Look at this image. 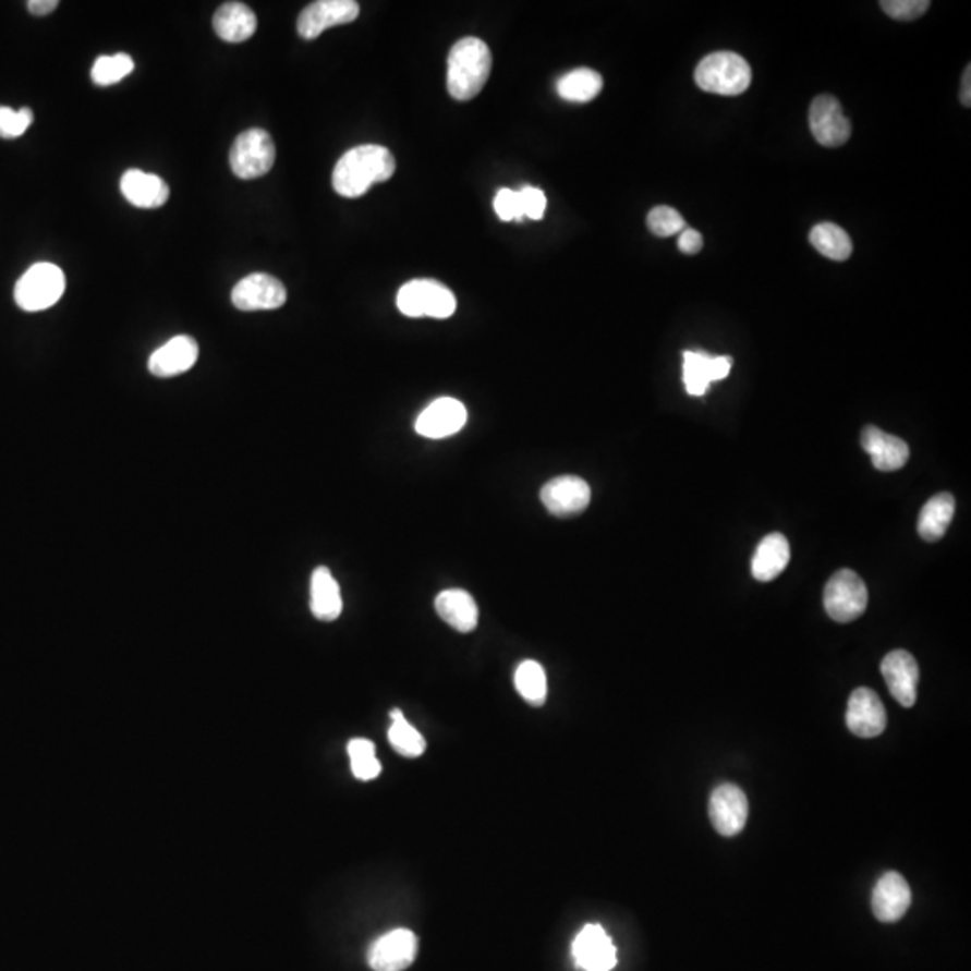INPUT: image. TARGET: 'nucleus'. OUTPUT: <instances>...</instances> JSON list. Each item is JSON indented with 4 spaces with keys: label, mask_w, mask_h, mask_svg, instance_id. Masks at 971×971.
I'll return each mask as SVG.
<instances>
[{
    "label": "nucleus",
    "mask_w": 971,
    "mask_h": 971,
    "mask_svg": "<svg viewBox=\"0 0 971 971\" xmlns=\"http://www.w3.org/2000/svg\"><path fill=\"white\" fill-rule=\"evenodd\" d=\"M396 160L389 149L378 144H364L345 151L335 165L333 190L344 198H359L375 184L395 175Z\"/></svg>",
    "instance_id": "f257e3e1"
},
{
    "label": "nucleus",
    "mask_w": 971,
    "mask_h": 971,
    "mask_svg": "<svg viewBox=\"0 0 971 971\" xmlns=\"http://www.w3.org/2000/svg\"><path fill=\"white\" fill-rule=\"evenodd\" d=\"M491 72V51L486 41L466 36L448 54V93L458 101L475 98L488 82Z\"/></svg>",
    "instance_id": "f03ea898"
},
{
    "label": "nucleus",
    "mask_w": 971,
    "mask_h": 971,
    "mask_svg": "<svg viewBox=\"0 0 971 971\" xmlns=\"http://www.w3.org/2000/svg\"><path fill=\"white\" fill-rule=\"evenodd\" d=\"M694 82L705 93L740 96L751 87L752 69L745 58L736 52H713L699 63Z\"/></svg>",
    "instance_id": "7ed1b4c3"
},
{
    "label": "nucleus",
    "mask_w": 971,
    "mask_h": 971,
    "mask_svg": "<svg viewBox=\"0 0 971 971\" xmlns=\"http://www.w3.org/2000/svg\"><path fill=\"white\" fill-rule=\"evenodd\" d=\"M401 314L406 317H432L448 319L458 308L456 295L450 288L434 279H414L403 284L396 298Z\"/></svg>",
    "instance_id": "20e7f679"
},
{
    "label": "nucleus",
    "mask_w": 971,
    "mask_h": 971,
    "mask_svg": "<svg viewBox=\"0 0 971 971\" xmlns=\"http://www.w3.org/2000/svg\"><path fill=\"white\" fill-rule=\"evenodd\" d=\"M65 274L52 263H36L15 287V303L24 312H44L62 299Z\"/></svg>",
    "instance_id": "39448f33"
},
{
    "label": "nucleus",
    "mask_w": 971,
    "mask_h": 971,
    "mask_svg": "<svg viewBox=\"0 0 971 971\" xmlns=\"http://www.w3.org/2000/svg\"><path fill=\"white\" fill-rule=\"evenodd\" d=\"M229 162L232 173L238 179H259L272 170L276 162V144L265 130H247L238 135L232 144Z\"/></svg>",
    "instance_id": "423d86ee"
},
{
    "label": "nucleus",
    "mask_w": 971,
    "mask_h": 971,
    "mask_svg": "<svg viewBox=\"0 0 971 971\" xmlns=\"http://www.w3.org/2000/svg\"><path fill=\"white\" fill-rule=\"evenodd\" d=\"M867 586L857 572L840 569L829 578L824 588V608L833 621L851 622L867 608Z\"/></svg>",
    "instance_id": "0eeeda50"
},
{
    "label": "nucleus",
    "mask_w": 971,
    "mask_h": 971,
    "mask_svg": "<svg viewBox=\"0 0 971 971\" xmlns=\"http://www.w3.org/2000/svg\"><path fill=\"white\" fill-rule=\"evenodd\" d=\"M360 5L355 0H319L306 5L299 15L298 32L306 40L319 38L326 29L356 21Z\"/></svg>",
    "instance_id": "6e6552de"
},
{
    "label": "nucleus",
    "mask_w": 971,
    "mask_h": 971,
    "mask_svg": "<svg viewBox=\"0 0 971 971\" xmlns=\"http://www.w3.org/2000/svg\"><path fill=\"white\" fill-rule=\"evenodd\" d=\"M231 299L242 312L278 309L287 303V288L270 274H251L232 288Z\"/></svg>",
    "instance_id": "1a4fd4ad"
},
{
    "label": "nucleus",
    "mask_w": 971,
    "mask_h": 971,
    "mask_svg": "<svg viewBox=\"0 0 971 971\" xmlns=\"http://www.w3.org/2000/svg\"><path fill=\"white\" fill-rule=\"evenodd\" d=\"M810 129L818 144L838 148L851 137V123L843 116L842 105L833 96H818L810 107Z\"/></svg>",
    "instance_id": "9d476101"
},
{
    "label": "nucleus",
    "mask_w": 971,
    "mask_h": 971,
    "mask_svg": "<svg viewBox=\"0 0 971 971\" xmlns=\"http://www.w3.org/2000/svg\"><path fill=\"white\" fill-rule=\"evenodd\" d=\"M417 956V937L406 928L384 934L371 945L367 962L375 971H403Z\"/></svg>",
    "instance_id": "9b49d317"
},
{
    "label": "nucleus",
    "mask_w": 971,
    "mask_h": 971,
    "mask_svg": "<svg viewBox=\"0 0 971 971\" xmlns=\"http://www.w3.org/2000/svg\"><path fill=\"white\" fill-rule=\"evenodd\" d=\"M591 486L575 475H561L544 484L539 491V500L547 511L555 517H574L588 508L591 503Z\"/></svg>",
    "instance_id": "f8f14e48"
},
{
    "label": "nucleus",
    "mask_w": 971,
    "mask_h": 971,
    "mask_svg": "<svg viewBox=\"0 0 971 971\" xmlns=\"http://www.w3.org/2000/svg\"><path fill=\"white\" fill-rule=\"evenodd\" d=\"M711 823L724 837H735L745 827L749 818V801L741 788L736 785H721L716 788L709 801Z\"/></svg>",
    "instance_id": "ddd939ff"
},
{
    "label": "nucleus",
    "mask_w": 971,
    "mask_h": 971,
    "mask_svg": "<svg viewBox=\"0 0 971 971\" xmlns=\"http://www.w3.org/2000/svg\"><path fill=\"white\" fill-rule=\"evenodd\" d=\"M846 724L859 738H876L884 732L887 727V713L873 689H854L853 694L849 696Z\"/></svg>",
    "instance_id": "4468645a"
},
{
    "label": "nucleus",
    "mask_w": 971,
    "mask_h": 971,
    "mask_svg": "<svg viewBox=\"0 0 971 971\" xmlns=\"http://www.w3.org/2000/svg\"><path fill=\"white\" fill-rule=\"evenodd\" d=\"M466 406L456 398H437L416 420V432L428 439H442L463 430L466 425Z\"/></svg>",
    "instance_id": "2eb2a0df"
},
{
    "label": "nucleus",
    "mask_w": 971,
    "mask_h": 971,
    "mask_svg": "<svg viewBox=\"0 0 971 971\" xmlns=\"http://www.w3.org/2000/svg\"><path fill=\"white\" fill-rule=\"evenodd\" d=\"M572 956L575 964L585 971H610L617 964L616 946L599 925H586L575 935Z\"/></svg>",
    "instance_id": "dca6fc26"
},
{
    "label": "nucleus",
    "mask_w": 971,
    "mask_h": 971,
    "mask_svg": "<svg viewBox=\"0 0 971 971\" xmlns=\"http://www.w3.org/2000/svg\"><path fill=\"white\" fill-rule=\"evenodd\" d=\"M882 675H884L890 694L898 700L899 705L912 707L915 704L920 668L909 652L895 650V652L887 653L882 660Z\"/></svg>",
    "instance_id": "f3484780"
},
{
    "label": "nucleus",
    "mask_w": 971,
    "mask_h": 971,
    "mask_svg": "<svg viewBox=\"0 0 971 971\" xmlns=\"http://www.w3.org/2000/svg\"><path fill=\"white\" fill-rule=\"evenodd\" d=\"M730 356H709L702 351L683 353V384L691 396H704L713 381L724 380L730 373Z\"/></svg>",
    "instance_id": "a211bd4d"
},
{
    "label": "nucleus",
    "mask_w": 971,
    "mask_h": 971,
    "mask_svg": "<svg viewBox=\"0 0 971 971\" xmlns=\"http://www.w3.org/2000/svg\"><path fill=\"white\" fill-rule=\"evenodd\" d=\"M910 887L899 873H887L876 882L873 890V914L882 923H896L910 907Z\"/></svg>",
    "instance_id": "6ab92c4d"
},
{
    "label": "nucleus",
    "mask_w": 971,
    "mask_h": 971,
    "mask_svg": "<svg viewBox=\"0 0 971 971\" xmlns=\"http://www.w3.org/2000/svg\"><path fill=\"white\" fill-rule=\"evenodd\" d=\"M198 360V344L187 335H179L168 340L148 360V369L159 378H171L190 371Z\"/></svg>",
    "instance_id": "aec40b11"
},
{
    "label": "nucleus",
    "mask_w": 971,
    "mask_h": 971,
    "mask_svg": "<svg viewBox=\"0 0 971 971\" xmlns=\"http://www.w3.org/2000/svg\"><path fill=\"white\" fill-rule=\"evenodd\" d=\"M862 448L871 456L873 466L879 472L901 470L910 458L909 445L903 439L890 436L873 425L862 430Z\"/></svg>",
    "instance_id": "412c9836"
},
{
    "label": "nucleus",
    "mask_w": 971,
    "mask_h": 971,
    "mask_svg": "<svg viewBox=\"0 0 971 971\" xmlns=\"http://www.w3.org/2000/svg\"><path fill=\"white\" fill-rule=\"evenodd\" d=\"M121 193L132 206L141 209H157L170 198V187L165 180L141 170H129L121 177Z\"/></svg>",
    "instance_id": "4be33fe9"
},
{
    "label": "nucleus",
    "mask_w": 971,
    "mask_h": 971,
    "mask_svg": "<svg viewBox=\"0 0 971 971\" xmlns=\"http://www.w3.org/2000/svg\"><path fill=\"white\" fill-rule=\"evenodd\" d=\"M213 27L221 40L240 44L256 33L257 19L247 4L226 2L216 10Z\"/></svg>",
    "instance_id": "5701e85b"
},
{
    "label": "nucleus",
    "mask_w": 971,
    "mask_h": 971,
    "mask_svg": "<svg viewBox=\"0 0 971 971\" xmlns=\"http://www.w3.org/2000/svg\"><path fill=\"white\" fill-rule=\"evenodd\" d=\"M437 616L461 633L473 632L477 628L478 608L472 594L461 588H450L436 597Z\"/></svg>",
    "instance_id": "b1692460"
},
{
    "label": "nucleus",
    "mask_w": 971,
    "mask_h": 971,
    "mask_svg": "<svg viewBox=\"0 0 971 971\" xmlns=\"http://www.w3.org/2000/svg\"><path fill=\"white\" fill-rule=\"evenodd\" d=\"M340 586L328 567H317L309 585V608L320 621H335L342 614Z\"/></svg>",
    "instance_id": "393cba45"
},
{
    "label": "nucleus",
    "mask_w": 971,
    "mask_h": 971,
    "mask_svg": "<svg viewBox=\"0 0 971 971\" xmlns=\"http://www.w3.org/2000/svg\"><path fill=\"white\" fill-rule=\"evenodd\" d=\"M788 561H790L788 539L781 533H772L761 539L755 549L752 558V575L763 583L776 580L777 575L787 569Z\"/></svg>",
    "instance_id": "a878e982"
},
{
    "label": "nucleus",
    "mask_w": 971,
    "mask_h": 971,
    "mask_svg": "<svg viewBox=\"0 0 971 971\" xmlns=\"http://www.w3.org/2000/svg\"><path fill=\"white\" fill-rule=\"evenodd\" d=\"M956 513V499L950 494L934 495L921 508L918 533L925 542H939L946 535Z\"/></svg>",
    "instance_id": "bb28decb"
},
{
    "label": "nucleus",
    "mask_w": 971,
    "mask_h": 971,
    "mask_svg": "<svg viewBox=\"0 0 971 971\" xmlns=\"http://www.w3.org/2000/svg\"><path fill=\"white\" fill-rule=\"evenodd\" d=\"M556 90H558V96L566 101L588 104L592 99L597 98V94L602 93L603 77L599 72L592 71V69H575L558 80Z\"/></svg>",
    "instance_id": "cd10ccee"
},
{
    "label": "nucleus",
    "mask_w": 971,
    "mask_h": 971,
    "mask_svg": "<svg viewBox=\"0 0 971 971\" xmlns=\"http://www.w3.org/2000/svg\"><path fill=\"white\" fill-rule=\"evenodd\" d=\"M810 243L833 262H846L853 254V242L842 227L818 223L810 232Z\"/></svg>",
    "instance_id": "c85d7f7f"
},
{
    "label": "nucleus",
    "mask_w": 971,
    "mask_h": 971,
    "mask_svg": "<svg viewBox=\"0 0 971 971\" xmlns=\"http://www.w3.org/2000/svg\"><path fill=\"white\" fill-rule=\"evenodd\" d=\"M514 685L520 696L531 705H544L547 700V675L536 660H524L514 671Z\"/></svg>",
    "instance_id": "c756f323"
},
{
    "label": "nucleus",
    "mask_w": 971,
    "mask_h": 971,
    "mask_svg": "<svg viewBox=\"0 0 971 971\" xmlns=\"http://www.w3.org/2000/svg\"><path fill=\"white\" fill-rule=\"evenodd\" d=\"M392 725L389 729V741L392 749L403 757H420L427 749L423 736L406 721L400 709L391 711Z\"/></svg>",
    "instance_id": "7c9ffc66"
},
{
    "label": "nucleus",
    "mask_w": 971,
    "mask_h": 971,
    "mask_svg": "<svg viewBox=\"0 0 971 971\" xmlns=\"http://www.w3.org/2000/svg\"><path fill=\"white\" fill-rule=\"evenodd\" d=\"M348 754L351 760V770L360 781H373L380 776L381 765L376 757L375 743L369 740H351L348 745Z\"/></svg>",
    "instance_id": "2f4dec72"
},
{
    "label": "nucleus",
    "mask_w": 971,
    "mask_h": 971,
    "mask_svg": "<svg viewBox=\"0 0 971 971\" xmlns=\"http://www.w3.org/2000/svg\"><path fill=\"white\" fill-rule=\"evenodd\" d=\"M135 63L126 52L113 57H99L93 65V82L99 87L116 85L134 72Z\"/></svg>",
    "instance_id": "473e14b6"
},
{
    "label": "nucleus",
    "mask_w": 971,
    "mask_h": 971,
    "mask_svg": "<svg viewBox=\"0 0 971 971\" xmlns=\"http://www.w3.org/2000/svg\"><path fill=\"white\" fill-rule=\"evenodd\" d=\"M646 221L650 231L658 238L675 236L685 229L682 215L673 207L668 206L653 207Z\"/></svg>",
    "instance_id": "72a5a7b5"
},
{
    "label": "nucleus",
    "mask_w": 971,
    "mask_h": 971,
    "mask_svg": "<svg viewBox=\"0 0 971 971\" xmlns=\"http://www.w3.org/2000/svg\"><path fill=\"white\" fill-rule=\"evenodd\" d=\"M33 116L32 108H21L15 112L13 108L0 107V137L2 139H16L32 126Z\"/></svg>",
    "instance_id": "f704fd0d"
},
{
    "label": "nucleus",
    "mask_w": 971,
    "mask_h": 971,
    "mask_svg": "<svg viewBox=\"0 0 971 971\" xmlns=\"http://www.w3.org/2000/svg\"><path fill=\"white\" fill-rule=\"evenodd\" d=\"M879 8L895 21L910 22L925 15L931 2L928 0H884Z\"/></svg>",
    "instance_id": "c9c22d12"
},
{
    "label": "nucleus",
    "mask_w": 971,
    "mask_h": 971,
    "mask_svg": "<svg viewBox=\"0 0 971 971\" xmlns=\"http://www.w3.org/2000/svg\"><path fill=\"white\" fill-rule=\"evenodd\" d=\"M520 206H522V215L531 220H542L547 207V198L545 193L533 185H525L519 191Z\"/></svg>",
    "instance_id": "e433bc0d"
},
{
    "label": "nucleus",
    "mask_w": 971,
    "mask_h": 971,
    "mask_svg": "<svg viewBox=\"0 0 971 971\" xmlns=\"http://www.w3.org/2000/svg\"><path fill=\"white\" fill-rule=\"evenodd\" d=\"M494 207L500 220H524L522 206H520L519 191L500 190L497 196H495Z\"/></svg>",
    "instance_id": "4c0bfd02"
},
{
    "label": "nucleus",
    "mask_w": 971,
    "mask_h": 971,
    "mask_svg": "<svg viewBox=\"0 0 971 971\" xmlns=\"http://www.w3.org/2000/svg\"><path fill=\"white\" fill-rule=\"evenodd\" d=\"M704 247V238L700 234L699 231H694V229H683L680 232L679 238V248L683 252V254H688V256H693V254H699Z\"/></svg>",
    "instance_id": "58836bf2"
},
{
    "label": "nucleus",
    "mask_w": 971,
    "mask_h": 971,
    "mask_svg": "<svg viewBox=\"0 0 971 971\" xmlns=\"http://www.w3.org/2000/svg\"><path fill=\"white\" fill-rule=\"evenodd\" d=\"M58 0H32L27 2V10L36 16H46L57 10Z\"/></svg>",
    "instance_id": "ea45409f"
},
{
    "label": "nucleus",
    "mask_w": 971,
    "mask_h": 971,
    "mask_svg": "<svg viewBox=\"0 0 971 971\" xmlns=\"http://www.w3.org/2000/svg\"><path fill=\"white\" fill-rule=\"evenodd\" d=\"M971 68L968 65L967 71L962 74V83H961V104L964 107H970L971 105Z\"/></svg>",
    "instance_id": "a19ab883"
}]
</instances>
